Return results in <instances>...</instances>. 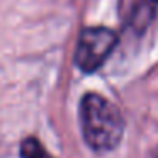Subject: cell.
<instances>
[{
	"label": "cell",
	"instance_id": "1",
	"mask_svg": "<svg viewBox=\"0 0 158 158\" xmlns=\"http://www.w3.org/2000/svg\"><path fill=\"white\" fill-rule=\"evenodd\" d=\"M80 127L85 143L95 151L114 150L124 134V117L110 100L87 94L80 102Z\"/></svg>",
	"mask_w": 158,
	"mask_h": 158
},
{
	"label": "cell",
	"instance_id": "2",
	"mask_svg": "<svg viewBox=\"0 0 158 158\" xmlns=\"http://www.w3.org/2000/svg\"><path fill=\"white\" fill-rule=\"evenodd\" d=\"M117 44V36L107 27H87L78 38L75 63L82 72L92 73L104 65Z\"/></svg>",
	"mask_w": 158,
	"mask_h": 158
},
{
	"label": "cell",
	"instance_id": "3",
	"mask_svg": "<svg viewBox=\"0 0 158 158\" xmlns=\"http://www.w3.org/2000/svg\"><path fill=\"white\" fill-rule=\"evenodd\" d=\"M21 158H53L36 138H26L21 143Z\"/></svg>",
	"mask_w": 158,
	"mask_h": 158
},
{
	"label": "cell",
	"instance_id": "4",
	"mask_svg": "<svg viewBox=\"0 0 158 158\" xmlns=\"http://www.w3.org/2000/svg\"><path fill=\"white\" fill-rule=\"evenodd\" d=\"M151 2H156V4H158V0H151Z\"/></svg>",
	"mask_w": 158,
	"mask_h": 158
}]
</instances>
